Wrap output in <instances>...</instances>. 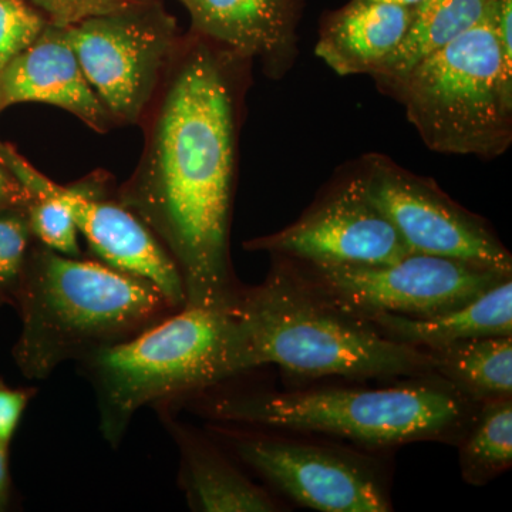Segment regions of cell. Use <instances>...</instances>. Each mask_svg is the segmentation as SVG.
Masks as SVG:
<instances>
[{"mask_svg":"<svg viewBox=\"0 0 512 512\" xmlns=\"http://www.w3.org/2000/svg\"><path fill=\"white\" fill-rule=\"evenodd\" d=\"M248 66L204 37H184L144 117L143 156L117 194L173 258L185 306L229 309L242 289L229 241Z\"/></svg>","mask_w":512,"mask_h":512,"instance_id":"1","label":"cell"},{"mask_svg":"<svg viewBox=\"0 0 512 512\" xmlns=\"http://www.w3.org/2000/svg\"><path fill=\"white\" fill-rule=\"evenodd\" d=\"M232 315L228 379L266 365L306 380L392 383L437 376L429 350L384 338L372 323L333 305L291 262L276 256L262 284L241 289Z\"/></svg>","mask_w":512,"mask_h":512,"instance_id":"2","label":"cell"},{"mask_svg":"<svg viewBox=\"0 0 512 512\" xmlns=\"http://www.w3.org/2000/svg\"><path fill=\"white\" fill-rule=\"evenodd\" d=\"M194 404L220 424L318 434L373 453L427 441L457 446L480 407L439 376L382 387L218 392Z\"/></svg>","mask_w":512,"mask_h":512,"instance_id":"3","label":"cell"},{"mask_svg":"<svg viewBox=\"0 0 512 512\" xmlns=\"http://www.w3.org/2000/svg\"><path fill=\"white\" fill-rule=\"evenodd\" d=\"M18 289L22 333L15 357L33 379H45L67 360L84 359L177 311L144 279L43 245L26 261Z\"/></svg>","mask_w":512,"mask_h":512,"instance_id":"4","label":"cell"},{"mask_svg":"<svg viewBox=\"0 0 512 512\" xmlns=\"http://www.w3.org/2000/svg\"><path fill=\"white\" fill-rule=\"evenodd\" d=\"M497 2L473 28L382 90L402 104L436 153L493 160L511 146L512 74L501 59Z\"/></svg>","mask_w":512,"mask_h":512,"instance_id":"5","label":"cell"},{"mask_svg":"<svg viewBox=\"0 0 512 512\" xmlns=\"http://www.w3.org/2000/svg\"><path fill=\"white\" fill-rule=\"evenodd\" d=\"M232 332V308L184 306L84 357L107 441L116 446L134 414L147 404L202 393L228 380Z\"/></svg>","mask_w":512,"mask_h":512,"instance_id":"6","label":"cell"},{"mask_svg":"<svg viewBox=\"0 0 512 512\" xmlns=\"http://www.w3.org/2000/svg\"><path fill=\"white\" fill-rule=\"evenodd\" d=\"M215 437L276 493L322 512H390V480L373 451L316 434L221 424Z\"/></svg>","mask_w":512,"mask_h":512,"instance_id":"7","label":"cell"},{"mask_svg":"<svg viewBox=\"0 0 512 512\" xmlns=\"http://www.w3.org/2000/svg\"><path fill=\"white\" fill-rule=\"evenodd\" d=\"M87 82L116 124H141L184 37L160 2L63 29Z\"/></svg>","mask_w":512,"mask_h":512,"instance_id":"8","label":"cell"},{"mask_svg":"<svg viewBox=\"0 0 512 512\" xmlns=\"http://www.w3.org/2000/svg\"><path fill=\"white\" fill-rule=\"evenodd\" d=\"M367 195L397 229L412 254L456 259L512 275V255L484 218L457 204L431 178L382 154L357 163Z\"/></svg>","mask_w":512,"mask_h":512,"instance_id":"9","label":"cell"},{"mask_svg":"<svg viewBox=\"0 0 512 512\" xmlns=\"http://www.w3.org/2000/svg\"><path fill=\"white\" fill-rule=\"evenodd\" d=\"M291 264L333 305L363 319L380 313L429 318L512 276L426 254H409L390 264L342 268Z\"/></svg>","mask_w":512,"mask_h":512,"instance_id":"10","label":"cell"},{"mask_svg":"<svg viewBox=\"0 0 512 512\" xmlns=\"http://www.w3.org/2000/svg\"><path fill=\"white\" fill-rule=\"evenodd\" d=\"M244 248L311 268L390 264L412 254L370 200L357 164L339 175L298 220L245 242Z\"/></svg>","mask_w":512,"mask_h":512,"instance_id":"11","label":"cell"},{"mask_svg":"<svg viewBox=\"0 0 512 512\" xmlns=\"http://www.w3.org/2000/svg\"><path fill=\"white\" fill-rule=\"evenodd\" d=\"M0 156L29 192L53 195L69 208L80 234L103 264L150 282L174 309L184 308V282L173 258L136 214L103 197L100 184H57L9 144L0 143Z\"/></svg>","mask_w":512,"mask_h":512,"instance_id":"12","label":"cell"},{"mask_svg":"<svg viewBox=\"0 0 512 512\" xmlns=\"http://www.w3.org/2000/svg\"><path fill=\"white\" fill-rule=\"evenodd\" d=\"M192 33L281 79L298 56L299 0H187Z\"/></svg>","mask_w":512,"mask_h":512,"instance_id":"13","label":"cell"},{"mask_svg":"<svg viewBox=\"0 0 512 512\" xmlns=\"http://www.w3.org/2000/svg\"><path fill=\"white\" fill-rule=\"evenodd\" d=\"M20 103L59 107L97 133L117 126L87 82L63 29L52 25L0 70V110Z\"/></svg>","mask_w":512,"mask_h":512,"instance_id":"14","label":"cell"},{"mask_svg":"<svg viewBox=\"0 0 512 512\" xmlns=\"http://www.w3.org/2000/svg\"><path fill=\"white\" fill-rule=\"evenodd\" d=\"M414 8L353 0L322 26L315 53L339 76H370L403 42Z\"/></svg>","mask_w":512,"mask_h":512,"instance_id":"15","label":"cell"},{"mask_svg":"<svg viewBox=\"0 0 512 512\" xmlns=\"http://www.w3.org/2000/svg\"><path fill=\"white\" fill-rule=\"evenodd\" d=\"M393 342L433 350L461 340L512 336V276L451 311L429 316L380 315L365 318Z\"/></svg>","mask_w":512,"mask_h":512,"instance_id":"16","label":"cell"},{"mask_svg":"<svg viewBox=\"0 0 512 512\" xmlns=\"http://www.w3.org/2000/svg\"><path fill=\"white\" fill-rule=\"evenodd\" d=\"M181 480L192 510L201 512H281L289 510L244 473L207 437L178 429Z\"/></svg>","mask_w":512,"mask_h":512,"instance_id":"17","label":"cell"},{"mask_svg":"<svg viewBox=\"0 0 512 512\" xmlns=\"http://www.w3.org/2000/svg\"><path fill=\"white\" fill-rule=\"evenodd\" d=\"M494 0H421L400 46L370 74L380 92L414 64L473 28Z\"/></svg>","mask_w":512,"mask_h":512,"instance_id":"18","label":"cell"},{"mask_svg":"<svg viewBox=\"0 0 512 512\" xmlns=\"http://www.w3.org/2000/svg\"><path fill=\"white\" fill-rule=\"evenodd\" d=\"M429 352L436 375L471 402L512 397V336L461 340Z\"/></svg>","mask_w":512,"mask_h":512,"instance_id":"19","label":"cell"},{"mask_svg":"<svg viewBox=\"0 0 512 512\" xmlns=\"http://www.w3.org/2000/svg\"><path fill=\"white\" fill-rule=\"evenodd\" d=\"M463 480L487 485L512 466V397L481 404L457 444Z\"/></svg>","mask_w":512,"mask_h":512,"instance_id":"20","label":"cell"},{"mask_svg":"<svg viewBox=\"0 0 512 512\" xmlns=\"http://www.w3.org/2000/svg\"><path fill=\"white\" fill-rule=\"evenodd\" d=\"M26 205L30 231L40 245L60 255L79 258V228L69 208L56 197L43 192H30Z\"/></svg>","mask_w":512,"mask_h":512,"instance_id":"21","label":"cell"},{"mask_svg":"<svg viewBox=\"0 0 512 512\" xmlns=\"http://www.w3.org/2000/svg\"><path fill=\"white\" fill-rule=\"evenodd\" d=\"M47 25L26 0H0V70L32 45Z\"/></svg>","mask_w":512,"mask_h":512,"instance_id":"22","label":"cell"},{"mask_svg":"<svg viewBox=\"0 0 512 512\" xmlns=\"http://www.w3.org/2000/svg\"><path fill=\"white\" fill-rule=\"evenodd\" d=\"M56 28H70L86 20L126 12L160 0H26Z\"/></svg>","mask_w":512,"mask_h":512,"instance_id":"23","label":"cell"},{"mask_svg":"<svg viewBox=\"0 0 512 512\" xmlns=\"http://www.w3.org/2000/svg\"><path fill=\"white\" fill-rule=\"evenodd\" d=\"M30 237L26 210L0 212V288L19 284L28 261Z\"/></svg>","mask_w":512,"mask_h":512,"instance_id":"24","label":"cell"},{"mask_svg":"<svg viewBox=\"0 0 512 512\" xmlns=\"http://www.w3.org/2000/svg\"><path fill=\"white\" fill-rule=\"evenodd\" d=\"M28 393L0 384V441L9 444L28 406Z\"/></svg>","mask_w":512,"mask_h":512,"instance_id":"25","label":"cell"},{"mask_svg":"<svg viewBox=\"0 0 512 512\" xmlns=\"http://www.w3.org/2000/svg\"><path fill=\"white\" fill-rule=\"evenodd\" d=\"M30 198L32 194L28 188L20 183L0 156V212L26 210Z\"/></svg>","mask_w":512,"mask_h":512,"instance_id":"26","label":"cell"},{"mask_svg":"<svg viewBox=\"0 0 512 512\" xmlns=\"http://www.w3.org/2000/svg\"><path fill=\"white\" fill-rule=\"evenodd\" d=\"M9 471H8V444L0 441V503L8 490Z\"/></svg>","mask_w":512,"mask_h":512,"instance_id":"27","label":"cell"},{"mask_svg":"<svg viewBox=\"0 0 512 512\" xmlns=\"http://www.w3.org/2000/svg\"><path fill=\"white\" fill-rule=\"evenodd\" d=\"M367 2L393 3V5L406 6V8H416L421 0H367Z\"/></svg>","mask_w":512,"mask_h":512,"instance_id":"28","label":"cell"},{"mask_svg":"<svg viewBox=\"0 0 512 512\" xmlns=\"http://www.w3.org/2000/svg\"><path fill=\"white\" fill-rule=\"evenodd\" d=\"M181 3H183V5H185V3H187V0H180Z\"/></svg>","mask_w":512,"mask_h":512,"instance_id":"29","label":"cell"},{"mask_svg":"<svg viewBox=\"0 0 512 512\" xmlns=\"http://www.w3.org/2000/svg\"><path fill=\"white\" fill-rule=\"evenodd\" d=\"M0 111H2V110H0Z\"/></svg>","mask_w":512,"mask_h":512,"instance_id":"30","label":"cell"}]
</instances>
